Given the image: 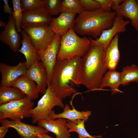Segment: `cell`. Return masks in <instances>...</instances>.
<instances>
[{
	"mask_svg": "<svg viewBox=\"0 0 138 138\" xmlns=\"http://www.w3.org/2000/svg\"><path fill=\"white\" fill-rule=\"evenodd\" d=\"M17 32L12 15H9L8 22L0 34V40L13 52L18 51L21 44V37Z\"/></svg>",
	"mask_w": 138,
	"mask_h": 138,
	"instance_id": "obj_12",
	"label": "cell"
},
{
	"mask_svg": "<svg viewBox=\"0 0 138 138\" xmlns=\"http://www.w3.org/2000/svg\"><path fill=\"white\" fill-rule=\"evenodd\" d=\"M26 96L17 88L12 86H0V105L22 99Z\"/></svg>",
	"mask_w": 138,
	"mask_h": 138,
	"instance_id": "obj_23",
	"label": "cell"
},
{
	"mask_svg": "<svg viewBox=\"0 0 138 138\" xmlns=\"http://www.w3.org/2000/svg\"><path fill=\"white\" fill-rule=\"evenodd\" d=\"M118 34H116L104 51L103 63L105 67L109 70L115 69L120 59L118 47Z\"/></svg>",
	"mask_w": 138,
	"mask_h": 138,
	"instance_id": "obj_18",
	"label": "cell"
},
{
	"mask_svg": "<svg viewBox=\"0 0 138 138\" xmlns=\"http://www.w3.org/2000/svg\"><path fill=\"white\" fill-rule=\"evenodd\" d=\"M117 14L105 12L101 8L92 11H84L75 19L73 28L76 33L96 38L112 26Z\"/></svg>",
	"mask_w": 138,
	"mask_h": 138,
	"instance_id": "obj_3",
	"label": "cell"
},
{
	"mask_svg": "<svg viewBox=\"0 0 138 138\" xmlns=\"http://www.w3.org/2000/svg\"><path fill=\"white\" fill-rule=\"evenodd\" d=\"M113 3V6H119L120 4L123 3L124 0H112Z\"/></svg>",
	"mask_w": 138,
	"mask_h": 138,
	"instance_id": "obj_34",
	"label": "cell"
},
{
	"mask_svg": "<svg viewBox=\"0 0 138 138\" xmlns=\"http://www.w3.org/2000/svg\"><path fill=\"white\" fill-rule=\"evenodd\" d=\"M4 5L3 7V11L5 14L8 13L9 15H12V10L8 4L9 1L8 0H3Z\"/></svg>",
	"mask_w": 138,
	"mask_h": 138,
	"instance_id": "obj_32",
	"label": "cell"
},
{
	"mask_svg": "<svg viewBox=\"0 0 138 138\" xmlns=\"http://www.w3.org/2000/svg\"><path fill=\"white\" fill-rule=\"evenodd\" d=\"M91 41L88 51L82 57L83 71L82 85L90 91L99 90L102 78L107 69L104 66V50L89 37Z\"/></svg>",
	"mask_w": 138,
	"mask_h": 138,
	"instance_id": "obj_2",
	"label": "cell"
},
{
	"mask_svg": "<svg viewBox=\"0 0 138 138\" xmlns=\"http://www.w3.org/2000/svg\"><path fill=\"white\" fill-rule=\"evenodd\" d=\"M6 22L2 21L1 20H0V26L1 28L3 27H5L6 25Z\"/></svg>",
	"mask_w": 138,
	"mask_h": 138,
	"instance_id": "obj_36",
	"label": "cell"
},
{
	"mask_svg": "<svg viewBox=\"0 0 138 138\" xmlns=\"http://www.w3.org/2000/svg\"><path fill=\"white\" fill-rule=\"evenodd\" d=\"M43 7L23 12L21 27L49 25L52 19Z\"/></svg>",
	"mask_w": 138,
	"mask_h": 138,
	"instance_id": "obj_14",
	"label": "cell"
},
{
	"mask_svg": "<svg viewBox=\"0 0 138 138\" xmlns=\"http://www.w3.org/2000/svg\"><path fill=\"white\" fill-rule=\"evenodd\" d=\"M20 3L23 12L43 7V0H21Z\"/></svg>",
	"mask_w": 138,
	"mask_h": 138,
	"instance_id": "obj_29",
	"label": "cell"
},
{
	"mask_svg": "<svg viewBox=\"0 0 138 138\" xmlns=\"http://www.w3.org/2000/svg\"><path fill=\"white\" fill-rule=\"evenodd\" d=\"M65 105L62 99L58 97L48 85L45 93L38 101L36 106L30 111L32 123L49 119V115L54 107L58 106L63 108Z\"/></svg>",
	"mask_w": 138,
	"mask_h": 138,
	"instance_id": "obj_5",
	"label": "cell"
},
{
	"mask_svg": "<svg viewBox=\"0 0 138 138\" xmlns=\"http://www.w3.org/2000/svg\"><path fill=\"white\" fill-rule=\"evenodd\" d=\"M0 122L2 125L14 129L20 138H35L39 135L49 132L39 126L25 123L18 120L13 121L4 119L0 120Z\"/></svg>",
	"mask_w": 138,
	"mask_h": 138,
	"instance_id": "obj_9",
	"label": "cell"
},
{
	"mask_svg": "<svg viewBox=\"0 0 138 138\" xmlns=\"http://www.w3.org/2000/svg\"><path fill=\"white\" fill-rule=\"evenodd\" d=\"M11 86L19 89L26 96L32 99H36L38 97L39 92L37 84L26 75L19 77Z\"/></svg>",
	"mask_w": 138,
	"mask_h": 138,
	"instance_id": "obj_21",
	"label": "cell"
},
{
	"mask_svg": "<svg viewBox=\"0 0 138 138\" xmlns=\"http://www.w3.org/2000/svg\"><path fill=\"white\" fill-rule=\"evenodd\" d=\"M35 138H53L50 136L47 133H44L39 135Z\"/></svg>",
	"mask_w": 138,
	"mask_h": 138,
	"instance_id": "obj_35",
	"label": "cell"
},
{
	"mask_svg": "<svg viewBox=\"0 0 138 138\" xmlns=\"http://www.w3.org/2000/svg\"><path fill=\"white\" fill-rule=\"evenodd\" d=\"M27 70L25 61L21 62L15 66H10L4 63H0V86H11L13 83L19 77L26 75Z\"/></svg>",
	"mask_w": 138,
	"mask_h": 138,
	"instance_id": "obj_11",
	"label": "cell"
},
{
	"mask_svg": "<svg viewBox=\"0 0 138 138\" xmlns=\"http://www.w3.org/2000/svg\"><path fill=\"white\" fill-rule=\"evenodd\" d=\"M85 122L81 119L73 121L68 120L67 126L69 132L70 133L73 132H76L78 134V138H102L101 136H93L90 134L85 128Z\"/></svg>",
	"mask_w": 138,
	"mask_h": 138,
	"instance_id": "obj_24",
	"label": "cell"
},
{
	"mask_svg": "<svg viewBox=\"0 0 138 138\" xmlns=\"http://www.w3.org/2000/svg\"><path fill=\"white\" fill-rule=\"evenodd\" d=\"M12 1L13 8L12 15L16 29L18 32H21L23 12L21 7L20 0H12Z\"/></svg>",
	"mask_w": 138,
	"mask_h": 138,
	"instance_id": "obj_27",
	"label": "cell"
},
{
	"mask_svg": "<svg viewBox=\"0 0 138 138\" xmlns=\"http://www.w3.org/2000/svg\"><path fill=\"white\" fill-rule=\"evenodd\" d=\"M62 36L55 34L51 44L45 50L37 51L41 61L44 66L47 74L48 85H50L53 70L57 60Z\"/></svg>",
	"mask_w": 138,
	"mask_h": 138,
	"instance_id": "obj_8",
	"label": "cell"
},
{
	"mask_svg": "<svg viewBox=\"0 0 138 138\" xmlns=\"http://www.w3.org/2000/svg\"><path fill=\"white\" fill-rule=\"evenodd\" d=\"M91 41L86 36H78L73 28L70 29L62 36L57 60L71 59L77 56L82 57L89 48Z\"/></svg>",
	"mask_w": 138,
	"mask_h": 138,
	"instance_id": "obj_4",
	"label": "cell"
},
{
	"mask_svg": "<svg viewBox=\"0 0 138 138\" xmlns=\"http://www.w3.org/2000/svg\"><path fill=\"white\" fill-rule=\"evenodd\" d=\"M32 100L26 96L22 99L0 105V120L9 118L13 121H21L31 117L30 111L34 105Z\"/></svg>",
	"mask_w": 138,
	"mask_h": 138,
	"instance_id": "obj_6",
	"label": "cell"
},
{
	"mask_svg": "<svg viewBox=\"0 0 138 138\" xmlns=\"http://www.w3.org/2000/svg\"><path fill=\"white\" fill-rule=\"evenodd\" d=\"M84 11L79 0H63L61 4V12L79 14Z\"/></svg>",
	"mask_w": 138,
	"mask_h": 138,
	"instance_id": "obj_26",
	"label": "cell"
},
{
	"mask_svg": "<svg viewBox=\"0 0 138 138\" xmlns=\"http://www.w3.org/2000/svg\"><path fill=\"white\" fill-rule=\"evenodd\" d=\"M9 128L2 125L0 127V138H4Z\"/></svg>",
	"mask_w": 138,
	"mask_h": 138,
	"instance_id": "obj_33",
	"label": "cell"
},
{
	"mask_svg": "<svg viewBox=\"0 0 138 138\" xmlns=\"http://www.w3.org/2000/svg\"><path fill=\"white\" fill-rule=\"evenodd\" d=\"M67 123L65 119L58 118L41 120L37 124L38 126L54 134L56 138H70L71 134L67 126Z\"/></svg>",
	"mask_w": 138,
	"mask_h": 138,
	"instance_id": "obj_15",
	"label": "cell"
},
{
	"mask_svg": "<svg viewBox=\"0 0 138 138\" xmlns=\"http://www.w3.org/2000/svg\"><path fill=\"white\" fill-rule=\"evenodd\" d=\"M121 85V72L115 69L109 70L103 76L99 90H102L105 87H109L111 90V95H113L120 91L119 88Z\"/></svg>",
	"mask_w": 138,
	"mask_h": 138,
	"instance_id": "obj_22",
	"label": "cell"
},
{
	"mask_svg": "<svg viewBox=\"0 0 138 138\" xmlns=\"http://www.w3.org/2000/svg\"><path fill=\"white\" fill-rule=\"evenodd\" d=\"M111 9L117 15L129 19L132 26L138 32V4L135 0H125L118 6H112Z\"/></svg>",
	"mask_w": 138,
	"mask_h": 138,
	"instance_id": "obj_16",
	"label": "cell"
},
{
	"mask_svg": "<svg viewBox=\"0 0 138 138\" xmlns=\"http://www.w3.org/2000/svg\"><path fill=\"white\" fill-rule=\"evenodd\" d=\"M101 5V8L106 12H111V8L113 6L112 0H96Z\"/></svg>",
	"mask_w": 138,
	"mask_h": 138,
	"instance_id": "obj_31",
	"label": "cell"
},
{
	"mask_svg": "<svg viewBox=\"0 0 138 138\" xmlns=\"http://www.w3.org/2000/svg\"><path fill=\"white\" fill-rule=\"evenodd\" d=\"M83 79L81 57L57 60L50 86L57 96L62 99L77 92L74 87L82 84Z\"/></svg>",
	"mask_w": 138,
	"mask_h": 138,
	"instance_id": "obj_1",
	"label": "cell"
},
{
	"mask_svg": "<svg viewBox=\"0 0 138 138\" xmlns=\"http://www.w3.org/2000/svg\"><path fill=\"white\" fill-rule=\"evenodd\" d=\"M72 109H70V106L67 104L65 105L63 112L58 114H56L55 111L52 110L49 115V119H55L58 118L67 119L73 121L78 119H81L85 121L88 120L91 114V111L88 110L80 111L76 110L73 107Z\"/></svg>",
	"mask_w": 138,
	"mask_h": 138,
	"instance_id": "obj_20",
	"label": "cell"
},
{
	"mask_svg": "<svg viewBox=\"0 0 138 138\" xmlns=\"http://www.w3.org/2000/svg\"><path fill=\"white\" fill-rule=\"evenodd\" d=\"M37 51H43L52 42L55 34L49 25L23 27Z\"/></svg>",
	"mask_w": 138,
	"mask_h": 138,
	"instance_id": "obj_7",
	"label": "cell"
},
{
	"mask_svg": "<svg viewBox=\"0 0 138 138\" xmlns=\"http://www.w3.org/2000/svg\"><path fill=\"white\" fill-rule=\"evenodd\" d=\"M43 7L51 16L57 15L61 12V0H43Z\"/></svg>",
	"mask_w": 138,
	"mask_h": 138,
	"instance_id": "obj_28",
	"label": "cell"
},
{
	"mask_svg": "<svg viewBox=\"0 0 138 138\" xmlns=\"http://www.w3.org/2000/svg\"><path fill=\"white\" fill-rule=\"evenodd\" d=\"M135 1L137 4H138V0H135Z\"/></svg>",
	"mask_w": 138,
	"mask_h": 138,
	"instance_id": "obj_37",
	"label": "cell"
},
{
	"mask_svg": "<svg viewBox=\"0 0 138 138\" xmlns=\"http://www.w3.org/2000/svg\"><path fill=\"white\" fill-rule=\"evenodd\" d=\"M84 11H92L101 8L100 4L96 0H79Z\"/></svg>",
	"mask_w": 138,
	"mask_h": 138,
	"instance_id": "obj_30",
	"label": "cell"
},
{
	"mask_svg": "<svg viewBox=\"0 0 138 138\" xmlns=\"http://www.w3.org/2000/svg\"><path fill=\"white\" fill-rule=\"evenodd\" d=\"M123 17L117 15L112 26L103 31L99 38L94 40L95 42L101 46L105 51L112 40L117 34L124 32L126 30V27L130 20H124Z\"/></svg>",
	"mask_w": 138,
	"mask_h": 138,
	"instance_id": "obj_10",
	"label": "cell"
},
{
	"mask_svg": "<svg viewBox=\"0 0 138 138\" xmlns=\"http://www.w3.org/2000/svg\"><path fill=\"white\" fill-rule=\"evenodd\" d=\"M76 14L61 13L57 18L52 17L49 25L55 34L62 36L73 27Z\"/></svg>",
	"mask_w": 138,
	"mask_h": 138,
	"instance_id": "obj_17",
	"label": "cell"
},
{
	"mask_svg": "<svg viewBox=\"0 0 138 138\" xmlns=\"http://www.w3.org/2000/svg\"><path fill=\"white\" fill-rule=\"evenodd\" d=\"M21 34L22 37L21 42L22 46L18 52L24 55L26 59V66L28 69L35 61H40V59L28 34L23 30Z\"/></svg>",
	"mask_w": 138,
	"mask_h": 138,
	"instance_id": "obj_19",
	"label": "cell"
},
{
	"mask_svg": "<svg viewBox=\"0 0 138 138\" xmlns=\"http://www.w3.org/2000/svg\"><path fill=\"white\" fill-rule=\"evenodd\" d=\"M26 75L36 83L39 93L43 95L48 84L47 73L42 62L39 61H35L27 69Z\"/></svg>",
	"mask_w": 138,
	"mask_h": 138,
	"instance_id": "obj_13",
	"label": "cell"
},
{
	"mask_svg": "<svg viewBox=\"0 0 138 138\" xmlns=\"http://www.w3.org/2000/svg\"><path fill=\"white\" fill-rule=\"evenodd\" d=\"M121 85H128L132 82L138 83V67L135 64L124 67L121 72Z\"/></svg>",
	"mask_w": 138,
	"mask_h": 138,
	"instance_id": "obj_25",
	"label": "cell"
}]
</instances>
